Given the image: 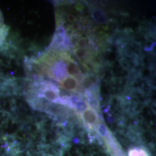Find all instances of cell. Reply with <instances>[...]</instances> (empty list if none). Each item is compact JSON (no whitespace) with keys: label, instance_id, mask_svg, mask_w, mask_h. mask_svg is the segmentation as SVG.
<instances>
[{"label":"cell","instance_id":"6da1fadb","mask_svg":"<svg viewBox=\"0 0 156 156\" xmlns=\"http://www.w3.org/2000/svg\"><path fill=\"white\" fill-rule=\"evenodd\" d=\"M9 27L4 22L2 13L0 9V46L4 42L8 34Z\"/></svg>","mask_w":156,"mask_h":156},{"label":"cell","instance_id":"5b68a950","mask_svg":"<svg viewBox=\"0 0 156 156\" xmlns=\"http://www.w3.org/2000/svg\"><path fill=\"white\" fill-rule=\"evenodd\" d=\"M67 71L68 73L71 76L76 75L79 73V71L76 65L73 62H70L68 64L67 67Z\"/></svg>","mask_w":156,"mask_h":156},{"label":"cell","instance_id":"52a82bcc","mask_svg":"<svg viewBox=\"0 0 156 156\" xmlns=\"http://www.w3.org/2000/svg\"><path fill=\"white\" fill-rule=\"evenodd\" d=\"M78 44V46H79L80 48H83L84 47H85L86 45L87 44V41H86V39L82 38V39L79 40Z\"/></svg>","mask_w":156,"mask_h":156},{"label":"cell","instance_id":"9c48e42d","mask_svg":"<svg viewBox=\"0 0 156 156\" xmlns=\"http://www.w3.org/2000/svg\"><path fill=\"white\" fill-rule=\"evenodd\" d=\"M67 19L69 22H73L75 20V17L73 15H67Z\"/></svg>","mask_w":156,"mask_h":156},{"label":"cell","instance_id":"ba28073f","mask_svg":"<svg viewBox=\"0 0 156 156\" xmlns=\"http://www.w3.org/2000/svg\"><path fill=\"white\" fill-rule=\"evenodd\" d=\"M99 131L100 133L103 136H105L106 134V129L103 125H101L99 128Z\"/></svg>","mask_w":156,"mask_h":156},{"label":"cell","instance_id":"7a4b0ae2","mask_svg":"<svg viewBox=\"0 0 156 156\" xmlns=\"http://www.w3.org/2000/svg\"><path fill=\"white\" fill-rule=\"evenodd\" d=\"M78 85L77 80L73 76H68L64 78L61 82V86L64 89L73 90Z\"/></svg>","mask_w":156,"mask_h":156},{"label":"cell","instance_id":"277c9868","mask_svg":"<svg viewBox=\"0 0 156 156\" xmlns=\"http://www.w3.org/2000/svg\"><path fill=\"white\" fill-rule=\"evenodd\" d=\"M44 96L48 100L51 101L56 100L58 98V94L56 91L54 90L50 89L45 90V91L44 92Z\"/></svg>","mask_w":156,"mask_h":156},{"label":"cell","instance_id":"8992f818","mask_svg":"<svg viewBox=\"0 0 156 156\" xmlns=\"http://www.w3.org/2000/svg\"><path fill=\"white\" fill-rule=\"evenodd\" d=\"M75 55L78 58H82L84 56V51L82 49H77L75 50Z\"/></svg>","mask_w":156,"mask_h":156},{"label":"cell","instance_id":"3957f363","mask_svg":"<svg viewBox=\"0 0 156 156\" xmlns=\"http://www.w3.org/2000/svg\"><path fill=\"white\" fill-rule=\"evenodd\" d=\"M82 115L84 121L90 124H94L97 120V115L95 112L90 109H87L84 110Z\"/></svg>","mask_w":156,"mask_h":156},{"label":"cell","instance_id":"30bf717a","mask_svg":"<svg viewBox=\"0 0 156 156\" xmlns=\"http://www.w3.org/2000/svg\"><path fill=\"white\" fill-rule=\"evenodd\" d=\"M72 28H73V30H77L79 28V24L78 23H73L72 24Z\"/></svg>","mask_w":156,"mask_h":156}]
</instances>
